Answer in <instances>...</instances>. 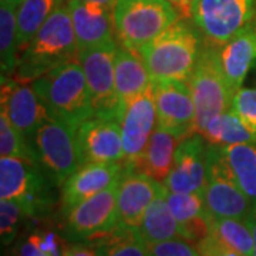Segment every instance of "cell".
<instances>
[{"instance_id": "cell-1", "label": "cell", "mask_w": 256, "mask_h": 256, "mask_svg": "<svg viewBox=\"0 0 256 256\" xmlns=\"http://www.w3.org/2000/svg\"><path fill=\"white\" fill-rule=\"evenodd\" d=\"M78 53L70 10L62 0L18 56L14 80L33 82L63 64L77 62Z\"/></svg>"}, {"instance_id": "cell-2", "label": "cell", "mask_w": 256, "mask_h": 256, "mask_svg": "<svg viewBox=\"0 0 256 256\" xmlns=\"http://www.w3.org/2000/svg\"><path fill=\"white\" fill-rule=\"evenodd\" d=\"M200 33L195 24L178 20L138 48L152 84L190 80L202 48Z\"/></svg>"}, {"instance_id": "cell-3", "label": "cell", "mask_w": 256, "mask_h": 256, "mask_svg": "<svg viewBox=\"0 0 256 256\" xmlns=\"http://www.w3.org/2000/svg\"><path fill=\"white\" fill-rule=\"evenodd\" d=\"M32 87L48 114L63 120L76 131L94 116L87 78L78 60L43 74Z\"/></svg>"}, {"instance_id": "cell-4", "label": "cell", "mask_w": 256, "mask_h": 256, "mask_svg": "<svg viewBox=\"0 0 256 256\" xmlns=\"http://www.w3.org/2000/svg\"><path fill=\"white\" fill-rule=\"evenodd\" d=\"M112 18L120 44L137 52L176 23L181 13L170 0H117Z\"/></svg>"}, {"instance_id": "cell-5", "label": "cell", "mask_w": 256, "mask_h": 256, "mask_svg": "<svg viewBox=\"0 0 256 256\" xmlns=\"http://www.w3.org/2000/svg\"><path fill=\"white\" fill-rule=\"evenodd\" d=\"M188 86L195 104L196 132H200L214 117L228 111L234 100L222 73L218 46L210 43L202 46Z\"/></svg>"}, {"instance_id": "cell-6", "label": "cell", "mask_w": 256, "mask_h": 256, "mask_svg": "<svg viewBox=\"0 0 256 256\" xmlns=\"http://www.w3.org/2000/svg\"><path fill=\"white\" fill-rule=\"evenodd\" d=\"M50 182L37 162L16 156L0 158V200L20 202L28 218L42 216L53 206Z\"/></svg>"}, {"instance_id": "cell-7", "label": "cell", "mask_w": 256, "mask_h": 256, "mask_svg": "<svg viewBox=\"0 0 256 256\" xmlns=\"http://www.w3.org/2000/svg\"><path fill=\"white\" fill-rule=\"evenodd\" d=\"M76 130L63 120L47 114L34 137L38 161L56 186L63 184L82 166Z\"/></svg>"}, {"instance_id": "cell-8", "label": "cell", "mask_w": 256, "mask_h": 256, "mask_svg": "<svg viewBox=\"0 0 256 256\" xmlns=\"http://www.w3.org/2000/svg\"><path fill=\"white\" fill-rule=\"evenodd\" d=\"M208 178L204 200L215 218L246 220L254 204L240 188L220 146L208 144Z\"/></svg>"}, {"instance_id": "cell-9", "label": "cell", "mask_w": 256, "mask_h": 256, "mask_svg": "<svg viewBox=\"0 0 256 256\" xmlns=\"http://www.w3.org/2000/svg\"><path fill=\"white\" fill-rule=\"evenodd\" d=\"M256 0H192L191 18L204 38L222 46L250 26Z\"/></svg>"}, {"instance_id": "cell-10", "label": "cell", "mask_w": 256, "mask_h": 256, "mask_svg": "<svg viewBox=\"0 0 256 256\" xmlns=\"http://www.w3.org/2000/svg\"><path fill=\"white\" fill-rule=\"evenodd\" d=\"M117 47V43H111L82 50L78 53V62L87 78L94 116L120 121L122 110L117 96L114 67Z\"/></svg>"}, {"instance_id": "cell-11", "label": "cell", "mask_w": 256, "mask_h": 256, "mask_svg": "<svg viewBox=\"0 0 256 256\" xmlns=\"http://www.w3.org/2000/svg\"><path fill=\"white\" fill-rule=\"evenodd\" d=\"M117 226V184H114L66 214L64 238L68 242H92L108 235Z\"/></svg>"}, {"instance_id": "cell-12", "label": "cell", "mask_w": 256, "mask_h": 256, "mask_svg": "<svg viewBox=\"0 0 256 256\" xmlns=\"http://www.w3.org/2000/svg\"><path fill=\"white\" fill-rule=\"evenodd\" d=\"M158 124L178 140L196 132L195 104L191 88L185 82H165L152 84Z\"/></svg>"}, {"instance_id": "cell-13", "label": "cell", "mask_w": 256, "mask_h": 256, "mask_svg": "<svg viewBox=\"0 0 256 256\" xmlns=\"http://www.w3.org/2000/svg\"><path fill=\"white\" fill-rule=\"evenodd\" d=\"M82 164L124 162V146L120 121L92 116L86 120L76 132Z\"/></svg>"}, {"instance_id": "cell-14", "label": "cell", "mask_w": 256, "mask_h": 256, "mask_svg": "<svg viewBox=\"0 0 256 256\" xmlns=\"http://www.w3.org/2000/svg\"><path fill=\"white\" fill-rule=\"evenodd\" d=\"M206 151L208 144L198 132L182 140L176 146L172 168L161 182L165 190L178 194L204 195L208 178Z\"/></svg>"}, {"instance_id": "cell-15", "label": "cell", "mask_w": 256, "mask_h": 256, "mask_svg": "<svg viewBox=\"0 0 256 256\" xmlns=\"http://www.w3.org/2000/svg\"><path fill=\"white\" fill-rule=\"evenodd\" d=\"M158 124L152 86L136 97L122 111L120 120L126 164H132L142 154Z\"/></svg>"}, {"instance_id": "cell-16", "label": "cell", "mask_w": 256, "mask_h": 256, "mask_svg": "<svg viewBox=\"0 0 256 256\" xmlns=\"http://www.w3.org/2000/svg\"><path fill=\"white\" fill-rule=\"evenodd\" d=\"M2 108L6 110L13 127L34 146L37 128L48 111L33 87L2 76Z\"/></svg>"}, {"instance_id": "cell-17", "label": "cell", "mask_w": 256, "mask_h": 256, "mask_svg": "<svg viewBox=\"0 0 256 256\" xmlns=\"http://www.w3.org/2000/svg\"><path fill=\"white\" fill-rule=\"evenodd\" d=\"M162 184L130 164L117 182V212L118 225L138 228L146 215V208L156 200Z\"/></svg>"}, {"instance_id": "cell-18", "label": "cell", "mask_w": 256, "mask_h": 256, "mask_svg": "<svg viewBox=\"0 0 256 256\" xmlns=\"http://www.w3.org/2000/svg\"><path fill=\"white\" fill-rule=\"evenodd\" d=\"M73 20L78 52L117 43L112 9L100 3L66 0Z\"/></svg>"}, {"instance_id": "cell-19", "label": "cell", "mask_w": 256, "mask_h": 256, "mask_svg": "<svg viewBox=\"0 0 256 256\" xmlns=\"http://www.w3.org/2000/svg\"><path fill=\"white\" fill-rule=\"evenodd\" d=\"M124 170L126 162L82 164L62 186V212L66 215L80 202L118 182Z\"/></svg>"}, {"instance_id": "cell-20", "label": "cell", "mask_w": 256, "mask_h": 256, "mask_svg": "<svg viewBox=\"0 0 256 256\" xmlns=\"http://www.w3.org/2000/svg\"><path fill=\"white\" fill-rule=\"evenodd\" d=\"M222 73L232 97L242 88V82L256 62V26L240 30L222 46H218Z\"/></svg>"}, {"instance_id": "cell-21", "label": "cell", "mask_w": 256, "mask_h": 256, "mask_svg": "<svg viewBox=\"0 0 256 256\" xmlns=\"http://www.w3.org/2000/svg\"><path fill=\"white\" fill-rule=\"evenodd\" d=\"M165 200L174 214L175 220L181 225L184 239L198 244L210 235L212 215L201 194H178L165 190Z\"/></svg>"}, {"instance_id": "cell-22", "label": "cell", "mask_w": 256, "mask_h": 256, "mask_svg": "<svg viewBox=\"0 0 256 256\" xmlns=\"http://www.w3.org/2000/svg\"><path fill=\"white\" fill-rule=\"evenodd\" d=\"M116 87L121 110L140 94L146 92L152 82L146 66L138 52L120 44L116 52Z\"/></svg>"}, {"instance_id": "cell-23", "label": "cell", "mask_w": 256, "mask_h": 256, "mask_svg": "<svg viewBox=\"0 0 256 256\" xmlns=\"http://www.w3.org/2000/svg\"><path fill=\"white\" fill-rule=\"evenodd\" d=\"M180 142L181 140L162 128L156 127L142 154L130 165L158 182H162L172 168L175 151Z\"/></svg>"}, {"instance_id": "cell-24", "label": "cell", "mask_w": 256, "mask_h": 256, "mask_svg": "<svg viewBox=\"0 0 256 256\" xmlns=\"http://www.w3.org/2000/svg\"><path fill=\"white\" fill-rule=\"evenodd\" d=\"M138 229L146 244H156L175 238L184 239L182 228L175 220L174 214L171 212L165 200L164 185L161 186L156 200L146 208V215Z\"/></svg>"}, {"instance_id": "cell-25", "label": "cell", "mask_w": 256, "mask_h": 256, "mask_svg": "<svg viewBox=\"0 0 256 256\" xmlns=\"http://www.w3.org/2000/svg\"><path fill=\"white\" fill-rule=\"evenodd\" d=\"M212 146H235L256 141V134L232 110L214 117L198 132Z\"/></svg>"}, {"instance_id": "cell-26", "label": "cell", "mask_w": 256, "mask_h": 256, "mask_svg": "<svg viewBox=\"0 0 256 256\" xmlns=\"http://www.w3.org/2000/svg\"><path fill=\"white\" fill-rule=\"evenodd\" d=\"M240 188L256 205V141L222 146Z\"/></svg>"}, {"instance_id": "cell-27", "label": "cell", "mask_w": 256, "mask_h": 256, "mask_svg": "<svg viewBox=\"0 0 256 256\" xmlns=\"http://www.w3.org/2000/svg\"><path fill=\"white\" fill-rule=\"evenodd\" d=\"M18 6L2 2L0 4V63L2 76L10 77L16 72L18 57Z\"/></svg>"}, {"instance_id": "cell-28", "label": "cell", "mask_w": 256, "mask_h": 256, "mask_svg": "<svg viewBox=\"0 0 256 256\" xmlns=\"http://www.w3.org/2000/svg\"><path fill=\"white\" fill-rule=\"evenodd\" d=\"M62 0H23L18 6V50L23 52Z\"/></svg>"}, {"instance_id": "cell-29", "label": "cell", "mask_w": 256, "mask_h": 256, "mask_svg": "<svg viewBox=\"0 0 256 256\" xmlns=\"http://www.w3.org/2000/svg\"><path fill=\"white\" fill-rule=\"evenodd\" d=\"M92 242L98 244L101 256H150L148 245L138 228L118 225L108 235Z\"/></svg>"}, {"instance_id": "cell-30", "label": "cell", "mask_w": 256, "mask_h": 256, "mask_svg": "<svg viewBox=\"0 0 256 256\" xmlns=\"http://www.w3.org/2000/svg\"><path fill=\"white\" fill-rule=\"evenodd\" d=\"M210 234H214L226 246L245 256H254V235L246 220L238 218H212Z\"/></svg>"}, {"instance_id": "cell-31", "label": "cell", "mask_w": 256, "mask_h": 256, "mask_svg": "<svg viewBox=\"0 0 256 256\" xmlns=\"http://www.w3.org/2000/svg\"><path fill=\"white\" fill-rule=\"evenodd\" d=\"M0 154L2 156H16L40 164L36 146L13 127L4 108L0 111Z\"/></svg>"}, {"instance_id": "cell-32", "label": "cell", "mask_w": 256, "mask_h": 256, "mask_svg": "<svg viewBox=\"0 0 256 256\" xmlns=\"http://www.w3.org/2000/svg\"><path fill=\"white\" fill-rule=\"evenodd\" d=\"M28 218L23 205L12 200H0V238L2 245H10L18 236L23 220Z\"/></svg>"}, {"instance_id": "cell-33", "label": "cell", "mask_w": 256, "mask_h": 256, "mask_svg": "<svg viewBox=\"0 0 256 256\" xmlns=\"http://www.w3.org/2000/svg\"><path fill=\"white\" fill-rule=\"evenodd\" d=\"M256 134V88H240L232 100L230 108Z\"/></svg>"}, {"instance_id": "cell-34", "label": "cell", "mask_w": 256, "mask_h": 256, "mask_svg": "<svg viewBox=\"0 0 256 256\" xmlns=\"http://www.w3.org/2000/svg\"><path fill=\"white\" fill-rule=\"evenodd\" d=\"M150 256H201L190 240L181 238L168 239L156 244H146Z\"/></svg>"}, {"instance_id": "cell-35", "label": "cell", "mask_w": 256, "mask_h": 256, "mask_svg": "<svg viewBox=\"0 0 256 256\" xmlns=\"http://www.w3.org/2000/svg\"><path fill=\"white\" fill-rule=\"evenodd\" d=\"M196 248H198L201 256H245L226 246L224 242H220V239L210 232V235H206L205 238L201 239L196 244Z\"/></svg>"}, {"instance_id": "cell-36", "label": "cell", "mask_w": 256, "mask_h": 256, "mask_svg": "<svg viewBox=\"0 0 256 256\" xmlns=\"http://www.w3.org/2000/svg\"><path fill=\"white\" fill-rule=\"evenodd\" d=\"M63 256H101L97 242H70Z\"/></svg>"}, {"instance_id": "cell-37", "label": "cell", "mask_w": 256, "mask_h": 256, "mask_svg": "<svg viewBox=\"0 0 256 256\" xmlns=\"http://www.w3.org/2000/svg\"><path fill=\"white\" fill-rule=\"evenodd\" d=\"M171 3H174L175 8L180 10L181 16L186 18L191 16V3L192 0H170Z\"/></svg>"}, {"instance_id": "cell-38", "label": "cell", "mask_w": 256, "mask_h": 256, "mask_svg": "<svg viewBox=\"0 0 256 256\" xmlns=\"http://www.w3.org/2000/svg\"><path fill=\"white\" fill-rule=\"evenodd\" d=\"M248 225L252 230V235H254V244H255V248H254V256H256V205L252 206V210L249 214V216L246 218Z\"/></svg>"}, {"instance_id": "cell-39", "label": "cell", "mask_w": 256, "mask_h": 256, "mask_svg": "<svg viewBox=\"0 0 256 256\" xmlns=\"http://www.w3.org/2000/svg\"><path fill=\"white\" fill-rule=\"evenodd\" d=\"M82 2H92V3H100L104 6H108V8H114L116 2L117 0H82Z\"/></svg>"}, {"instance_id": "cell-40", "label": "cell", "mask_w": 256, "mask_h": 256, "mask_svg": "<svg viewBox=\"0 0 256 256\" xmlns=\"http://www.w3.org/2000/svg\"><path fill=\"white\" fill-rule=\"evenodd\" d=\"M2 2H4V3H10V4H14V6H18L23 0H2Z\"/></svg>"}, {"instance_id": "cell-41", "label": "cell", "mask_w": 256, "mask_h": 256, "mask_svg": "<svg viewBox=\"0 0 256 256\" xmlns=\"http://www.w3.org/2000/svg\"><path fill=\"white\" fill-rule=\"evenodd\" d=\"M254 67H255V68H256V62H255V66H254Z\"/></svg>"}]
</instances>
